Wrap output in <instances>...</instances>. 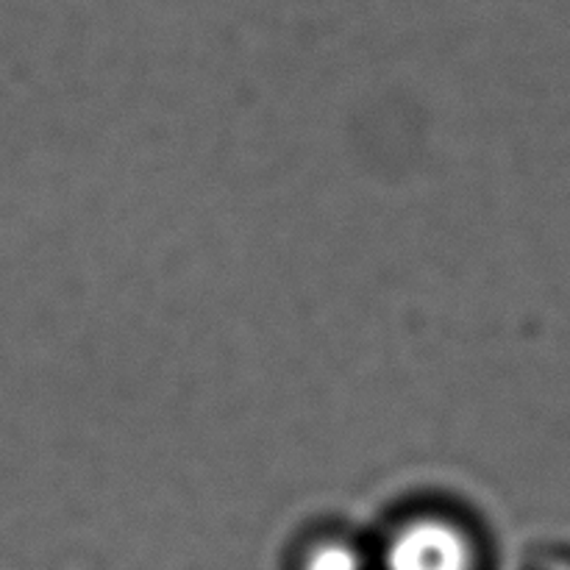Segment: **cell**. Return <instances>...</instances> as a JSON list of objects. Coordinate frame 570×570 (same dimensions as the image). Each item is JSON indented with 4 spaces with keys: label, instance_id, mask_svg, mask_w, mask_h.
I'll return each instance as SVG.
<instances>
[{
    "label": "cell",
    "instance_id": "cell-1",
    "mask_svg": "<svg viewBox=\"0 0 570 570\" xmlns=\"http://www.w3.org/2000/svg\"><path fill=\"white\" fill-rule=\"evenodd\" d=\"M384 566L387 570H473L476 551L456 523L417 518L390 540Z\"/></svg>",
    "mask_w": 570,
    "mask_h": 570
},
{
    "label": "cell",
    "instance_id": "cell-2",
    "mask_svg": "<svg viewBox=\"0 0 570 570\" xmlns=\"http://www.w3.org/2000/svg\"><path fill=\"white\" fill-rule=\"evenodd\" d=\"M301 570H362V557L354 546L328 540V543L315 546L306 554L304 568Z\"/></svg>",
    "mask_w": 570,
    "mask_h": 570
}]
</instances>
